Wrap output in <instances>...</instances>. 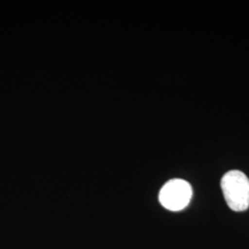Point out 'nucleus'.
Segmentation results:
<instances>
[{"label": "nucleus", "instance_id": "1", "mask_svg": "<svg viewBox=\"0 0 249 249\" xmlns=\"http://www.w3.org/2000/svg\"><path fill=\"white\" fill-rule=\"evenodd\" d=\"M223 196L229 208L234 212H245L249 207V179L243 172L231 170L221 181Z\"/></svg>", "mask_w": 249, "mask_h": 249}, {"label": "nucleus", "instance_id": "2", "mask_svg": "<svg viewBox=\"0 0 249 249\" xmlns=\"http://www.w3.org/2000/svg\"><path fill=\"white\" fill-rule=\"evenodd\" d=\"M192 187L183 179H172L161 187L159 193L160 204L172 212L184 210L192 198Z\"/></svg>", "mask_w": 249, "mask_h": 249}]
</instances>
